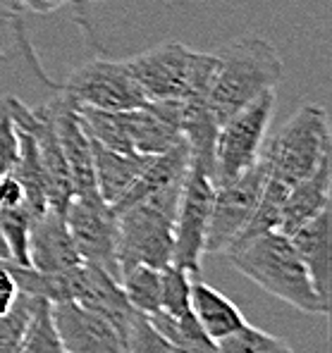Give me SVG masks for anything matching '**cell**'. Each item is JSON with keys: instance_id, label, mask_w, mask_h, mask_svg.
Masks as SVG:
<instances>
[{"instance_id": "12", "label": "cell", "mask_w": 332, "mask_h": 353, "mask_svg": "<svg viewBox=\"0 0 332 353\" xmlns=\"http://www.w3.org/2000/svg\"><path fill=\"white\" fill-rule=\"evenodd\" d=\"M53 108V127L58 134V143L65 155L67 170L72 176V189L75 199H91L98 196L96 174H93V155H91V139L84 132L79 117H77L75 103L65 96H55L50 101Z\"/></svg>"}, {"instance_id": "11", "label": "cell", "mask_w": 332, "mask_h": 353, "mask_svg": "<svg viewBox=\"0 0 332 353\" xmlns=\"http://www.w3.org/2000/svg\"><path fill=\"white\" fill-rule=\"evenodd\" d=\"M53 323L65 353H129L127 334L101 313L79 303H50Z\"/></svg>"}, {"instance_id": "5", "label": "cell", "mask_w": 332, "mask_h": 353, "mask_svg": "<svg viewBox=\"0 0 332 353\" xmlns=\"http://www.w3.org/2000/svg\"><path fill=\"white\" fill-rule=\"evenodd\" d=\"M330 153V119L320 105H302L277 137L266 141L261 158L268 165V176L294 186L309 176Z\"/></svg>"}, {"instance_id": "30", "label": "cell", "mask_w": 332, "mask_h": 353, "mask_svg": "<svg viewBox=\"0 0 332 353\" xmlns=\"http://www.w3.org/2000/svg\"><path fill=\"white\" fill-rule=\"evenodd\" d=\"M3 3H10V5H12V0H3Z\"/></svg>"}, {"instance_id": "25", "label": "cell", "mask_w": 332, "mask_h": 353, "mask_svg": "<svg viewBox=\"0 0 332 353\" xmlns=\"http://www.w3.org/2000/svg\"><path fill=\"white\" fill-rule=\"evenodd\" d=\"M19 155V134L10 112L0 105V176L14 168Z\"/></svg>"}, {"instance_id": "26", "label": "cell", "mask_w": 332, "mask_h": 353, "mask_svg": "<svg viewBox=\"0 0 332 353\" xmlns=\"http://www.w3.org/2000/svg\"><path fill=\"white\" fill-rule=\"evenodd\" d=\"M19 208H27V194H24V186L17 179V174L10 170L8 174L0 176V212L19 210Z\"/></svg>"}, {"instance_id": "14", "label": "cell", "mask_w": 332, "mask_h": 353, "mask_svg": "<svg viewBox=\"0 0 332 353\" xmlns=\"http://www.w3.org/2000/svg\"><path fill=\"white\" fill-rule=\"evenodd\" d=\"M294 248H297L299 258L304 261L309 270L311 279H313L315 292L320 299L330 305V272H332V230H330V208L309 220L306 225L299 227L294 234H289Z\"/></svg>"}, {"instance_id": "8", "label": "cell", "mask_w": 332, "mask_h": 353, "mask_svg": "<svg viewBox=\"0 0 332 353\" xmlns=\"http://www.w3.org/2000/svg\"><path fill=\"white\" fill-rule=\"evenodd\" d=\"M215 194L213 174L204 165L189 160L184 181H182L177 212L173 227V263L199 274L201 261L206 256V234H208L211 205Z\"/></svg>"}, {"instance_id": "22", "label": "cell", "mask_w": 332, "mask_h": 353, "mask_svg": "<svg viewBox=\"0 0 332 353\" xmlns=\"http://www.w3.org/2000/svg\"><path fill=\"white\" fill-rule=\"evenodd\" d=\"M217 353H271V351H292V346L284 339L271 334V332L261 330L244 323L240 330L227 334L225 339L215 341Z\"/></svg>"}, {"instance_id": "1", "label": "cell", "mask_w": 332, "mask_h": 353, "mask_svg": "<svg viewBox=\"0 0 332 353\" xmlns=\"http://www.w3.org/2000/svg\"><path fill=\"white\" fill-rule=\"evenodd\" d=\"M237 272L251 279L263 292L309 315H328L330 305L315 292L313 279L299 258L292 239L273 230L227 253Z\"/></svg>"}, {"instance_id": "15", "label": "cell", "mask_w": 332, "mask_h": 353, "mask_svg": "<svg viewBox=\"0 0 332 353\" xmlns=\"http://www.w3.org/2000/svg\"><path fill=\"white\" fill-rule=\"evenodd\" d=\"M330 153L318 163L309 176L299 179L297 184L289 189L287 201L282 208V220H280V230L282 234H294L302 225L313 220L318 212L330 208Z\"/></svg>"}, {"instance_id": "6", "label": "cell", "mask_w": 332, "mask_h": 353, "mask_svg": "<svg viewBox=\"0 0 332 353\" xmlns=\"http://www.w3.org/2000/svg\"><path fill=\"white\" fill-rule=\"evenodd\" d=\"M275 103H277L275 88L263 91L261 96L253 98L248 105H244L240 112L227 117L217 127L215 148H213V181L215 184L235 179L258 163L263 146H266Z\"/></svg>"}, {"instance_id": "3", "label": "cell", "mask_w": 332, "mask_h": 353, "mask_svg": "<svg viewBox=\"0 0 332 353\" xmlns=\"http://www.w3.org/2000/svg\"><path fill=\"white\" fill-rule=\"evenodd\" d=\"M182 181L115 212L120 272L139 263L160 270L173 263V227Z\"/></svg>"}, {"instance_id": "9", "label": "cell", "mask_w": 332, "mask_h": 353, "mask_svg": "<svg viewBox=\"0 0 332 353\" xmlns=\"http://www.w3.org/2000/svg\"><path fill=\"white\" fill-rule=\"evenodd\" d=\"M268 179V165L263 158L253 168L230 181L215 184L206 234V253H227L240 234L246 230L253 210L261 199V191Z\"/></svg>"}, {"instance_id": "2", "label": "cell", "mask_w": 332, "mask_h": 353, "mask_svg": "<svg viewBox=\"0 0 332 353\" xmlns=\"http://www.w3.org/2000/svg\"><path fill=\"white\" fill-rule=\"evenodd\" d=\"M282 72L280 53L261 36H242L225 46L215 55V72L208 86V110L217 127L263 91L277 88Z\"/></svg>"}, {"instance_id": "13", "label": "cell", "mask_w": 332, "mask_h": 353, "mask_svg": "<svg viewBox=\"0 0 332 353\" xmlns=\"http://www.w3.org/2000/svg\"><path fill=\"white\" fill-rule=\"evenodd\" d=\"M79 263L65 212L46 208L29 227V265L41 272H62Z\"/></svg>"}, {"instance_id": "4", "label": "cell", "mask_w": 332, "mask_h": 353, "mask_svg": "<svg viewBox=\"0 0 332 353\" xmlns=\"http://www.w3.org/2000/svg\"><path fill=\"white\" fill-rule=\"evenodd\" d=\"M148 101H173L208 93L215 55L196 53L179 41H165L127 60Z\"/></svg>"}, {"instance_id": "27", "label": "cell", "mask_w": 332, "mask_h": 353, "mask_svg": "<svg viewBox=\"0 0 332 353\" xmlns=\"http://www.w3.org/2000/svg\"><path fill=\"white\" fill-rule=\"evenodd\" d=\"M19 296H22V292H19L12 272L8 270L5 261H0V315L10 313L19 301Z\"/></svg>"}, {"instance_id": "17", "label": "cell", "mask_w": 332, "mask_h": 353, "mask_svg": "<svg viewBox=\"0 0 332 353\" xmlns=\"http://www.w3.org/2000/svg\"><path fill=\"white\" fill-rule=\"evenodd\" d=\"M91 155H93V174H96L98 196L108 205H115L129 191V186L141 174L144 165L151 155L141 153H117L91 139Z\"/></svg>"}, {"instance_id": "18", "label": "cell", "mask_w": 332, "mask_h": 353, "mask_svg": "<svg viewBox=\"0 0 332 353\" xmlns=\"http://www.w3.org/2000/svg\"><path fill=\"white\" fill-rule=\"evenodd\" d=\"M191 315L213 341L225 339L246 323L237 303H232L225 294L201 279L191 282Z\"/></svg>"}, {"instance_id": "20", "label": "cell", "mask_w": 332, "mask_h": 353, "mask_svg": "<svg viewBox=\"0 0 332 353\" xmlns=\"http://www.w3.org/2000/svg\"><path fill=\"white\" fill-rule=\"evenodd\" d=\"M17 353H65L50 313V303L43 299H34L29 323L19 339Z\"/></svg>"}, {"instance_id": "23", "label": "cell", "mask_w": 332, "mask_h": 353, "mask_svg": "<svg viewBox=\"0 0 332 353\" xmlns=\"http://www.w3.org/2000/svg\"><path fill=\"white\" fill-rule=\"evenodd\" d=\"M127 349L129 353H179L177 346L160 334L148 315L137 313L127 330Z\"/></svg>"}, {"instance_id": "19", "label": "cell", "mask_w": 332, "mask_h": 353, "mask_svg": "<svg viewBox=\"0 0 332 353\" xmlns=\"http://www.w3.org/2000/svg\"><path fill=\"white\" fill-rule=\"evenodd\" d=\"M120 287L137 313L153 315L160 310V268L132 265L120 272Z\"/></svg>"}, {"instance_id": "24", "label": "cell", "mask_w": 332, "mask_h": 353, "mask_svg": "<svg viewBox=\"0 0 332 353\" xmlns=\"http://www.w3.org/2000/svg\"><path fill=\"white\" fill-rule=\"evenodd\" d=\"M31 305H34V296L22 294L10 313L0 315V353H17L19 339L29 323Z\"/></svg>"}, {"instance_id": "21", "label": "cell", "mask_w": 332, "mask_h": 353, "mask_svg": "<svg viewBox=\"0 0 332 353\" xmlns=\"http://www.w3.org/2000/svg\"><path fill=\"white\" fill-rule=\"evenodd\" d=\"M191 282L194 274L170 263L160 270V313L182 318L191 310Z\"/></svg>"}, {"instance_id": "29", "label": "cell", "mask_w": 332, "mask_h": 353, "mask_svg": "<svg viewBox=\"0 0 332 353\" xmlns=\"http://www.w3.org/2000/svg\"><path fill=\"white\" fill-rule=\"evenodd\" d=\"M271 353H294V351H271Z\"/></svg>"}, {"instance_id": "28", "label": "cell", "mask_w": 332, "mask_h": 353, "mask_svg": "<svg viewBox=\"0 0 332 353\" xmlns=\"http://www.w3.org/2000/svg\"><path fill=\"white\" fill-rule=\"evenodd\" d=\"M65 3L67 0H12V5L31 10V12H36V14H48V12H53V10L62 8Z\"/></svg>"}, {"instance_id": "16", "label": "cell", "mask_w": 332, "mask_h": 353, "mask_svg": "<svg viewBox=\"0 0 332 353\" xmlns=\"http://www.w3.org/2000/svg\"><path fill=\"white\" fill-rule=\"evenodd\" d=\"M186 168H189V146L186 141L182 139L175 146H170L168 150L158 155H151L148 163L144 165L141 174L137 176L129 191L113 205V210L120 212L124 208L139 203V201L148 199V196L158 194V191H165L170 186L179 184L186 174Z\"/></svg>"}, {"instance_id": "10", "label": "cell", "mask_w": 332, "mask_h": 353, "mask_svg": "<svg viewBox=\"0 0 332 353\" xmlns=\"http://www.w3.org/2000/svg\"><path fill=\"white\" fill-rule=\"evenodd\" d=\"M67 227L81 263L96 265L120 279L117 265V215L101 196L72 199L67 205Z\"/></svg>"}, {"instance_id": "7", "label": "cell", "mask_w": 332, "mask_h": 353, "mask_svg": "<svg viewBox=\"0 0 332 353\" xmlns=\"http://www.w3.org/2000/svg\"><path fill=\"white\" fill-rule=\"evenodd\" d=\"M60 93L75 105L98 110H137L148 103L127 60L93 58L84 62L62 81Z\"/></svg>"}]
</instances>
